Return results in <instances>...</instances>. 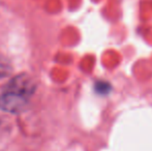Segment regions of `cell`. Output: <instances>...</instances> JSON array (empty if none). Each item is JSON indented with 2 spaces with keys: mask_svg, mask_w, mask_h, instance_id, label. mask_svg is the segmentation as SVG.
<instances>
[{
  "mask_svg": "<svg viewBox=\"0 0 152 151\" xmlns=\"http://www.w3.org/2000/svg\"><path fill=\"white\" fill-rule=\"evenodd\" d=\"M111 90V85L108 82L99 81L95 84V91L99 94H107Z\"/></svg>",
  "mask_w": 152,
  "mask_h": 151,
  "instance_id": "cell-3",
  "label": "cell"
},
{
  "mask_svg": "<svg viewBox=\"0 0 152 151\" xmlns=\"http://www.w3.org/2000/svg\"><path fill=\"white\" fill-rule=\"evenodd\" d=\"M35 85L28 76H17L0 94V109L8 113H21L29 105Z\"/></svg>",
  "mask_w": 152,
  "mask_h": 151,
  "instance_id": "cell-1",
  "label": "cell"
},
{
  "mask_svg": "<svg viewBox=\"0 0 152 151\" xmlns=\"http://www.w3.org/2000/svg\"><path fill=\"white\" fill-rule=\"evenodd\" d=\"M10 71H12V66H10L8 60L5 57L0 55V80L5 78L10 73Z\"/></svg>",
  "mask_w": 152,
  "mask_h": 151,
  "instance_id": "cell-2",
  "label": "cell"
}]
</instances>
